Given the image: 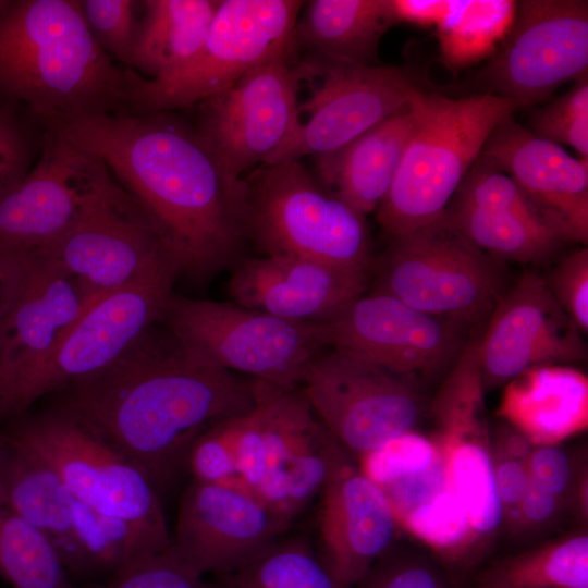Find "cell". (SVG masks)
Wrapping results in <instances>:
<instances>
[{"instance_id": "47", "label": "cell", "mask_w": 588, "mask_h": 588, "mask_svg": "<svg viewBox=\"0 0 588 588\" xmlns=\"http://www.w3.org/2000/svg\"><path fill=\"white\" fill-rule=\"evenodd\" d=\"M503 522L512 516L526 493L530 477L527 462L490 448Z\"/></svg>"}, {"instance_id": "44", "label": "cell", "mask_w": 588, "mask_h": 588, "mask_svg": "<svg viewBox=\"0 0 588 588\" xmlns=\"http://www.w3.org/2000/svg\"><path fill=\"white\" fill-rule=\"evenodd\" d=\"M240 418L241 416L219 421L194 442L186 466L195 481L241 486L235 458Z\"/></svg>"}, {"instance_id": "11", "label": "cell", "mask_w": 588, "mask_h": 588, "mask_svg": "<svg viewBox=\"0 0 588 588\" xmlns=\"http://www.w3.org/2000/svg\"><path fill=\"white\" fill-rule=\"evenodd\" d=\"M301 384L319 421L359 460L416 430L427 409L418 383L341 350L316 355Z\"/></svg>"}, {"instance_id": "38", "label": "cell", "mask_w": 588, "mask_h": 588, "mask_svg": "<svg viewBox=\"0 0 588 588\" xmlns=\"http://www.w3.org/2000/svg\"><path fill=\"white\" fill-rule=\"evenodd\" d=\"M529 132L562 147H572L588 160V76L575 81L563 95L548 105L531 108Z\"/></svg>"}, {"instance_id": "36", "label": "cell", "mask_w": 588, "mask_h": 588, "mask_svg": "<svg viewBox=\"0 0 588 588\" xmlns=\"http://www.w3.org/2000/svg\"><path fill=\"white\" fill-rule=\"evenodd\" d=\"M481 328L482 324L473 328L431 405L439 437L486 432L481 419L485 393L479 362Z\"/></svg>"}, {"instance_id": "18", "label": "cell", "mask_w": 588, "mask_h": 588, "mask_svg": "<svg viewBox=\"0 0 588 588\" xmlns=\"http://www.w3.org/2000/svg\"><path fill=\"white\" fill-rule=\"evenodd\" d=\"M479 344L483 390L527 370L568 365L587 357L584 334L536 270H527L495 303Z\"/></svg>"}, {"instance_id": "12", "label": "cell", "mask_w": 588, "mask_h": 588, "mask_svg": "<svg viewBox=\"0 0 588 588\" xmlns=\"http://www.w3.org/2000/svg\"><path fill=\"white\" fill-rule=\"evenodd\" d=\"M297 64L308 96L298 101L290 134L262 164L338 150L408 107L417 87L397 66L354 65L311 56Z\"/></svg>"}, {"instance_id": "14", "label": "cell", "mask_w": 588, "mask_h": 588, "mask_svg": "<svg viewBox=\"0 0 588 588\" xmlns=\"http://www.w3.org/2000/svg\"><path fill=\"white\" fill-rule=\"evenodd\" d=\"M315 326L323 347L356 354L419 385L453 366L474 328L377 292Z\"/></svg>"}, {"instance_id": "23", "label": "cell", "mask_w": 588, "mask_h": 588, "mask_svg": "<svg viewBox=\"0 0 588 588\" xmlns=\"http://www.w3.org/2000/svg\"><path fill=\"white\" fill-rule=\"evenodd\" d=\"M32 254L27 279L0 328V387L49 352L91 302L59 264Z\"/></svg>"}, {"instance_id": "25", "label": "cell", "mask_w": 588, "mask_h": 588, "mask_svg": "<svg viewBox=\"0 0 588 588\" xmlns=\"http://www.w3.org/2000/svg\"><path fill=\"white\" fill-rule=\"evenodd\" d=\"M416 120L411 100L408 107L340 149L316 156L317 181L365 217L377 210L393 182Z\"/></svg>"}, {"instance_id": "27", "label": "cell", "mask_w": 588, "mask_h": 588, "mask_svg": "<svg viewBox=\"0 0 588 588\" xmlns=\"http://www.w3.org/2000/svg\"><path fill=\"white\" fill-rule=\"evenodd\" d=\"M0 487L11 507L50 542L68 573L78 562L74 537V495L34 450L0 430Z\"/></svg>"}, {"instance_id": "17", "label": "cell", "mask_w": 588, "mask_h": 588, "mask_svg": "<svg viewBox=\"0 0 588 588\" xmlns=\"http://www.w3.org/2000/svg\"><path fill=\"white\" fill-rule=\"evenodd\" d=\"M113 181L101 159L45 127L37 161L0 203V250H41Z\"/></svg>"}, {"instance_id": "46", "label": "cell", "mask_w": 588, "mask_h": 588, "mask_svg": "<svg viewBox=\"0 0 588 588\" xmlns=\"http://www.w3.org/2000/svg\"><path fill=\"white\" fill-rule=\"evenodd\" d=\"M530 480L560 499L572 502L573 488L578 470L564 450L558 445L534 446L527 460Z\"/></svg>"}, {"instance_id": "39", "label": "cell", "mask_w": 588, "mask_h": 588, "mask_svg": "<svg viewBox=\"0 0 588 588\" xmlns=\"http://www.w3.org/2000/svg\"><path fill=\"white\" fill-rule=\"evenodd\" d=\"M44 130L27 111L0 99V203L37 161Z\"/></svg>"}, {"instance_id": "43", "label": "cell", "mask_w": 588, "mask_h": 588, "mask_svg": "<svg viewBox=\"0 0 588 588\" xmlns=\"http://www.w3.org/2000/svg\"><path fill=\"white\" fill-rule=\"evenodd\" d=\"M357 588H456L453 578L424 554L392 551L381 556L355 585Z\"/></svg>"}, {"instance_id": "10", "label": "cell", "mask_w": 588, "mask_h": 588, "mask_svg": "<svg viewBox=\"0 0 588 588\" xmlns=\"http://www.w3.org/2000/svg\"><path fill=\"white\" fill-rule=\"evenodd\" d=\"M176 279L168 270L91 301L49 352L0 387V422L113 363L161 320Z\"/></svg>"}, {"instance_id": "26", "label": "cell", "mask_w": 588, "mask_h": 588, "mask_svg": "<svg viewBox=\"0 0 588 588\" xmlns=\"http://www.w3.org/2000/svg\"><path fill=\"white\" fill-rule=\"evenodd\" d=\"M498 416L534 446L558 445L588 427V378L568 365L527 370L504 385Z\"/></svg>"}, {"instance_id": "2", "label": "cell", "mask_w": 588, "mask_h": 588, "mask_svg": "<svg viewBox=\"0 0 588 588\" xmlns=\"http://www.w3.org/2000/svg\"><path fill=\"white\" fill-rule=\"evenodd\" d=\"M64 390L59 409L138 466L159 492L186 467L200 434L253 409L257 380L195 357L151 327L113 363Z\"/></svg>"}, {"instance_id": "4", "label": "cell", "mask_w": 588, "mask_h": 588, "mask_svg": "<svg viewBox=\"0 0 588 588\" xmlns=\"http://www.w3.org/2000/svg\"><path fill=\"white\" fill-rule=\"evenodd\" d=\"M411 100L417 111L415 128L376 210L378 223L391 238L443 218L493 128L517 110L490 94L450 98L418 86Z\"/></svg>"}, {"instance_id": "30", "label": "cell", "mask_w": 588, "mask_h": 588, "mask_svg": "<svg viewBox=\"0 0 588 588\" xmlns=\"http://www.w3.org/2000/svg\"><path fill=\"white\" fill-rule=\"evenodd\" d=\"M443 219L486 254L540 265L567 244L542 221L504 210L449 204Z\"/></svg>"}, {"instance_id": "50", "label": "cell", "mask_w": 588, "mask_h": 588, "mask_svg": "<svg viewBox=\"0 0 588 588\" xmlns=\"http://www.w3.org/2000/svg\"><path fill=\"white\" fill-rule=\"evenodd\" d=\"M7 0H0V10L5 5Z\"/></svg>"}, {"instance_id": "16", "label": "cell", "mask_w": 588, "mask_h": 588, "mask_svg": "<svg viewBox=\"0 0 588 588\" xmlns=\"http://www.w3.org/2000/svg\"><path fill=\"white\" fill-rule=\"evenodd\" d=\"M294 57L292 47L279 52L199 102L195 127L233 175L264 163L290 134L301 93Z\"/></svg>"}, {"instance_id": "5", "label": "cell", "mask_w": 588, "mask_h": 588, "mask_svg": "<svg viewBox=\"0 0 588 588\" xmlns=\"http://www.w3.org/2000/svg\"><path fill=\"white\" fill-rule=\"evenodd\" d=\"M245 181L247 237L266 256L369 274L375 257L365 216L324 189L299 160L261 164Z\"/></svg>"}, {"instance_id": "42", "label": "cell", "mask_w": 588, "mask_h": 588, "mask_svg": "<svg viewBox=\"0 0 588 588\" xmlns=\"http://www.w3.org/2000/svg\"><path fill=\"white\" fill-rule=\"evenodd\" d=\"M81 588H221L208 583L199 573L169 546L145 558L105 581H95Z\"/></svg>"}, {"instance_id": "22", "label": "cell", "mask_w": 588, "mask_h": 588, "mask_svg": "<svg viewBox=\"0 0 588 588\" xmlns=\"http://www.w3.org/2000/svg\"><path fill=\"white\" fill-rule=\"evenodd\" d=\"M368 274L314 259L265 256L237 261L229 280L243 307L304 323H317L364 294Z\"/></svg>"}, {"instance_id": "19", "label": "cell", "mask_w": 588, "mask_h": 588, "mask_svg": "<svg viewBox=\"0 0 588 588\" xmlns=\"http://www.w3.org/2000/svg\"><path fill=\"white\" fill-rule=\"evenodd\" d=\"M289 525L241 486L193 480L170 546L203 575L226 576L278 541Z\"/></svg>"}, {"instance_id": "24", "label": "cell", "mask_w": 588, "mask_h": 588, "mask_svg": "<svg viewBox=\"0 0 588 588\" xmlns=\"http://www.w3.org/2000/svg\"><path fill=\"white\" fill-rule=\"evenodd\" d=\"M302 388L257 380L252 411L241 416L235 439L238 481L255 493L322 428Z\"/></svg>"}, {"instance_id": "21", "label": "cell", "mask_w": 588, "mask_h": 588, "mask_svg": "<svg viewBox=\"0 0 588 588\" xmlns=\"http://www.w3.org/2000/svg\"><path fill=\"white\" fill-rule=\"evenodd\" d=\"M319 494V558L339 584L353 588L391 549L396 518L382 489L351 457Z\"/></svg>"}, {"instance_id": "20", "label": "cell", "mask_w": 588, "mask_h": 588, "mask_svg": "<svg viewBox=\"0 0 588 588\" xmlns=\"http://www.w3.org/2000/svg\"><path fill=\"white\" fill-rule=\"evenodd\" d=\"M480 156L511 176L566 243L588 242V160L537 137L513 114L487 138Z\"/></svg>"}, {"instance_id": "1", "label": "cell", "mask_w": 588, "mask_h": 588, "mask_svg": "<svg viewBox=\"0 0 588 588\" xmlns=\"http://www.w3.org/2000/svg\"><path fill=\"white\" fill-rule=\"evenodd\" d=\"M98 157L144 213L177 279L203 283L236 264L247 240V185L195 126L169 111L46 123Z\"/></svg>"}, {"instance_id": "29", "label": "cell", "mask_w": 588, "mask_h": 588, "mask_svg": "<svg viewBox=\"0 0 588 588\" xmlns=\"http://www.w3.org/2000/svg\"><path fill=\"white\" fill-rule=\"evenodd\" d=\"M220 0L140 1L130 69L145 78L166 77L200 49Z\"/></svg>"}, {"instance_id": "35", "label": "cell", "mask_w": 588, "mask_h": 588, "mask_svg": "<svg viewBox=\"0 0 588 588\" xmlns=\"http://www.w3.org/2000/svg\"><path fill=\"white\" fill-rule=\"evenodd\" d=\"M221 588H346L303 540L275 541L226 575Z\"/></svg>"}, {"instance_id": "33", "label": "cell", "mask_w": 588, "mask_h": 588, "mask_svg": "<svg viewBox=\"0 0 588 588\" xmlns=\"http://www.w3.org/2000/svg\"><path fill=\"white\" fill-rule=\"evenodd\" d=\"M0 576L11 588H76L50 542L11 507L1 487Z\"/></svg>"}, {"instance_id": "6", "label": "cell", "mask_w": 588, "mask_h": 588, "mask_svg": "<svg viewBox=\"0 0 588 588\" xmlns=\"http://www.w3.org/2000/svg\"><path fill=\"white\" fill-rule=\"evenodd\" d=\"M9 424L4 430L39 454L74 498L126 523L154 553L170 546L158 490L109 442L59 408Z\"/></svg>"}, {"instance_id": "15", "label": "cell", "mask_w": 588, "mask_h": 588, "mask_svg": "<svg viewBox=\"0 0 588 588\" xmlns=\"http://www.w3.org/2000/svg\"><path fill=\"white\" fill-rule=\"evenodd\" d=\"M36 253L72 275L87 302L174 271L144 213L115 179L68 231Z\"/></svg>"}, {"instance_id": "8", "label": "cell", "mask_w": 588, "mask_h": 588, "mask_svg": "<svg viewBox=\"0 0 588 588\" xmlns=\"http://www.w3.org/2000/svg\"><path fill=\"white\" fill-rule=\"evenodd\" d=\"M297 0H220L205 40L179 71L145 78L130 70L128 111L186 108L217 95L270 57L292 47Z\"/></svg>"}, {"instance_id": "7", "label": "cell", "mask_w": 588, "mask_h": 588, "mask_svg": "<svg viewBox=\"0 0 588 588\" xmlns=\"http://www.w3.org/2000/svg\"><path fill=\"white\" fill-rule=\"evenodd\" d=\"M503 264L442 218L391 238L369 272L372 292L476 327L489 318L503 293Z\"/></svg>"}, {"instance_id": "41", "label": "cell", "mask_w": 588, "mask_h": 588, "mask_svg": "<svg viewBox=\"0 0 588 588\" xmlns=\"http://www.w3.org/2000/svg\"><path fill=\"white\" fill-rule=\"evenodd\" d=\"M87 26L100 48L122 66H131L137 36L139 1L79 0ZM140 8V5H139Z\"/></svg>"}, {"instance_id": "48", "label": "cell", "mask_w": 588, "mask_h": 588, "mask_svg": "<svg viewBox=\"0 0 588 588\" xmlns=\"http://www.w3.org/2000/svg\"><path fill=\"white\" fill-rule=\"evenodd\" d=\"M32 253L0 250V328L11 313L27 279Z\"/></svg>"}, {"instance_id": "28", "label": "cell", "mask_w": 588, "mask_h": 588, "mask_svg": "<svg viewBox=\"0 0 588 588\" xmlns=\"http://www.w3.org/2000/svg\"><path fill=\"white\" fill-rule=\"evenodd\" d=\"M396 22L392 0H310L296 20L292 47L333 62L377 65L380 40Z\"/></svg>"}, {"instance_id": "32", "label": "cell", "mask_w": 588, "mask_h": 588, "mask_svg": "<svg viewBox=\"0 0 588 588\" xmlns=\"http://www.w3.org/2000/svg\"><path fill=\"white\" fill-rule=\"evenodd\" d=\"M474 588H588V532H572L499 560Z\"/></svg>"}, {"instance_id": "31", "label": "cell", "mask_w": 588, "mask_h": 588, "mask_svg": "<svg viewBox=\"0 0 588 588\" xmlns=\"http://www.w3.org/2000/svg\"><path fill=\"white\" fill-rule=\"evenodd\" d=\"M443 457L445 489L464 507L477 539L493 535L503 522L493 462L486 432L437 438Z\"/></svg>"}, {"instance_id": "34", "label": "cell", "mask_w": 588, "mask_h": 588, "mask_svg": "<svg viewBox=\"0 0 588 588\" xmlns=\"http://www.w3.org/2000/svg\"><path fill=\"white\" fill-rule=\"evenodd\" d=\"M72 514L78 555L76 576L110 578L156 554L126 523L100 514L76 498Z\"/></svg>"}, {"instance_id": "45", "label": "cell", "mask_w": 588, "mask_h": 588, "mask_svg": "<svg viewBox=\"0 0 588 588\" xmlns=\"http://www.w3.org/2000/svg\"><path fill=\"white\" fill-rule=\"evenodd\" d=\"M544 279L563 310L587 334L588 249L581 247L565 256Z\"/></svg>"}, {"instance_id": "13", "label": "cell", "mask_w": 588, "mask_h": 588, "mask_svg": "<svg viewBox=\"0 0 588 588\" xmlns=\"http://www.w3.org/2000/svg\"><path fill=\"white\" fill-rule=\"evenodd\" d=\"M588 76V2L524 0L504 42L474 74L478 94L532 107Z\"/></svg>"}, {"instance_id": "40", "label": "cell", "mask_w": 588, "mask_h": 588, "mask_svg": "<svg viewBox=\"0 0 588 588\" xmlns=\"http://www.w3.org/2000/svg\"><path fill=\"white\" fill-rule=\"evenodd\" d=\"M360 470L380 488L428 471L442 460L439 442L416 430L400 434L365 455Z\"/></svg>"}, {"instance_id": "49", "label": "cell", "mask_w": 588, "mask_h": 588, "mask_svg": "<svg viewBox=\"0 0 588 588\" xmlns=\"http://www.w3.org/2000/svg\"><path fill=\"white\" fill-rule=\"evenodd\" d=\"M563 504L555 495L530 480L529 487L518 507L505 522H509L511 525L538 527L556 517Z\"/></svg>"}, {"instance_id": "9", "label": "cell", "mask_w": 588, "mask_h": 588, "mask_svg": "<svg viewBox=\"0 0 588 588\" xmlns=\"http://www.w3.org/2000/svg\"><path fill=\"white\" fill-rule=\"evenodd\" d=\"M161 321L195 357L284 389L298 387L309 362L324 348L315 323L287 321L234 302L172 293Z\"/></svg>"}, {"instance_id": "3", "label": "cell", "mask_w": 588, "mask_h": 588, "mask_svg": "<svg viewBox=\"0 0 588 588\" xmlns=\"http://www.w3.org/2000/svg\"><path fill=\"white\" fill-rule=\"evenodd\" d=\"M130 69L97 44L79 0H7L0 10V99L41 125L128 111Z\"/></svg>"}, {"instance_id": "37", "label": "cell", "mask_w": 588, "mask_h": 588, "mask_svg": "<svg viewBox=\"0 0 588 588\" xmlns=\"http://www.w3.org/2000/svg\"><path fill=\"white\" fill-rule=\"evenodd\" d=\"M397 525L454 566L469 562L478 544L464 507L448 489L402 515Z\"/></svg>"}]
</instances>
